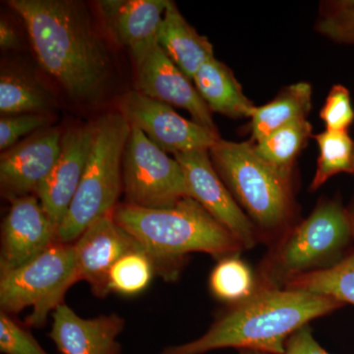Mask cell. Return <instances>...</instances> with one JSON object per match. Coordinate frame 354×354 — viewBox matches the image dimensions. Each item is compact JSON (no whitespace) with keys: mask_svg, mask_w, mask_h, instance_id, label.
<instances>
[{"mask_svg":"<svg viewBox=\"0 0 354 354\" xmlns=\"http://www.w3.org/2000/svg\"><path fill=\"white\" fill-rule=\"evenodd\" d=\"M7 3L25 23L41 68L73 101H97L111 72V57L83 2L9 0Z\"/></svg>","mask_w":354,"mask_h":354,"instance_id":"6da1fadb","label":"cell"},{"mask_svg":"<svg viewBox=\"0 0 354 354\" xmlns=\"http://www.w3.org/2000/svg\"><path fill=\"white\" fill-rule=\"evenodd\" d=\"M334 298L288 288L257 290L232 305L195 341L160 354H205L221 348L285 354L288 339L310 321L342 307Z\"/></svg>","mask_w":354,"mask_h":354,"instance_id":"7a4b0ae2","label":"cell"},{"mask_svg":"<svg viewBox=\"0 0 354 354\" xmlns=\"http://www.w3.org/2000/svg\"><path fill=\"white\" fill-rule=\"evenodd\" d=\"M114 221L157 261L158 276L177 279L189 253H206L218 260L243 250L239 241L201 205L188 197L165 209L118 204Z\"/></svg>","mask_w":354,"mask_h":354,"instance_id":"3957f363","label":"cell"},{"mask_svg":"<svg viewBox=\"0 0 354 354\" xmlns=\"http://www.w3.org/2000/svg\"><path fill=\"white\" fill-rule=\"evenodd\" d=\"M354 241L348 209L321 203L313 213L288 232L263 260L257 290L283 288L290 279L327 269L342 259Z\"/></svg>","mask_w":354,"mask_h":354,"instance_id":"277c9868","label":"cell"},{"mask_svg":"<svg viewBox=\"0 0 354 354\" xmlns=\"http://www.w3.org/2000/svg\"><path fill=\"white\" fill-rule=\"evenodd\" d=\"M235 202L263 234L285 227L291 215L290 178L265 162L249 142L220 139L209 150Z\"/></svg>","mask_w":354,"mask_h":354,"instance_id":"5b68a950","label":"cell"},{"mask_svg":"<svg viewBox=\"0 0 354 354\" xmlns=\"http://www.w3.org/2000/svg\"><path fill=\"white\" fill-rule=\"evenodd\" d=\"M93 124L82 180L58 228V241L64 243H74L93 223L113 213L123 192L122 158L131 125L120 113L104 114Z\"/></svg>","mask_w":354,"mask_h":354,"instance_id":"8992f818","label":"cell"},{"mask_svg":"<svg viewBox=\"0 0 354 354\" xmlns=\"http://www.w3.org/2000/svg\"><path fill=\"white\" fill-rule=\"evenodd\" d=\"M79 281L73 243L57 241L36 259L0 277L1 311L13 315L32 307L26 324L41 327Z\"/></svg>","mask_w":354,"mask_h":354,"instance_id":"52a82bcc","label":"cell"},{"mask_svg":"<svg viewBox=\"0 0 354 354\" xmlns=\"http://www.w3.org/2000/svg\"><path fill=\"white\" fill-rule=\"evenodd\" d=\"M125 204L144 209L171 208L191 197L183 167L131 127L122 158Z\"/></svg>","mask_w":354,"mask_h":354,"instance_id":"ba28073f","label":"cell"},{"mask_svg":"<svg viewBox=\"0 0 354 354\" xmlns=\"http://www.w3.org/2000/svg\"><path fill=\"white\" fill-rule=\"evenodd\" d=\"M120 109L131 127L139 128L155 145L172 155L209 151L221 139L216 130L185 120L172 106L136 90L121 99Z\"/></svg>","mask_w":354,"mask_h":354,"instance_id":"9c48e42d","label":"cell"},{"mask_svg":"<svg viewBox=\"0 0 354 354\" xmlns=\"http://www.w3.org/2000/svg\"><path fill=\"white\" fill-rule=\"evenodd\" d=\"M183 167L191 198L196 200L239 241L242 248L258 243V230L235 202L209 158V151H193L174 155Z\"/></svg>","mask_w":354,"mask_h":354,"instance_id":"30bf717a","label":"cell"},{"mask_svg":"<svg viewBox=\"0 0 354 354\" xmlns=\"http://www.w3.org/2000/svg\"><path fill=\"white\" fill-rule=\"evenodd\" d=\"M58 241V227L35 195L11 201L2 223L0 277L36 259Z\"/></svg>","mask_w":354,"mask_h":354,"instance_id":"8fae6325","label":"cell"},{"mask_svg":"<svg viewBox=\"0 0 354 354\" xmlns=\"http://www.w3.org/2000/svg\"><path fill=\"white\" fill-rule=\"evenodd\" d=\"M62 138L57 129L44 128L1 153L0 186L6 199L37 194L59 157Z\"/></svg>","mask_w":354,"mask_h":354,"instance_id":"7c38bea8","label":"cell"},{"mask_svg":"<svg viewBox=\"0 0 354 354\" xmlns=\"http://www.w3.org/2000/svg\"><path fill=\"white\" fill-rule=\"evenodd\" d=\"M133 60L136 68V91L169 106L185 109L194 122L216 130L212 111L192 81L167 57L158 44Z\"/></svg>","mask_w":354,"mask_h":354,"instance_id":"4fadbf2b","label":"cell"},{"mask_svg":"<svg viewBox=\"0 0 354 354\" xmlns=\"http://www.w3.org/2000/svg\"><path fill=\"white\" fill-rule=\"evenodd\" d=\"M94 138V124L67 130L62 135V150L55 167L37 191L41 206L59 228L85 171Z\"/></svg>","mask_w":354,"mask_h":354,"instance_id":"5bb4252c","label":"cell"},{"mask_svg":"<svg viewBox=\"0 0 354 354\" xmlns=\"http://www.w3.org/2000/svg\"><path fill=\"white\" fill-rule=\"evenodd\" d=\"M113 213L93 223L73 243L79 279L87 281L95 297H108L111 267L140 243L114 221Z\"/></svg>","mask_w":354,"mask_h":354,"instance_id":"9a60e30c","label":"cell"},{"mask_svg":"<svg viewBox=\"0 0 354 354\" xmlns=\"http://www.w3.org/2000/svg\"><path fill=\"white\" fill-rule=\"evenodd\" d=\"M124 325L116 313L82 318L64 302L53 312L48 335L62 354H122L118 337Z\"/></svg>","mask_w":354,"mask_h":354,"instance_id":"2e32d148","label":"cell"},{"mask_svg":"<svg viewBox=\"0 0 354 354\" xmlns=\"http://www.w3.org/2000/svg\"><path fill=\"white\" fill-rule=\"evenodd\" d=\"M169 0H104L100 8L106 29L136 59L153 44Z\"/></svg>","mask_w":354,"mask_h":354,"instance_id":"e0dca14e","label":"cell"},{"mask_svg":"<svg viewBox=\"0 0 354 354\" xmlns=\"http://www.w3.org/2000/svg\"><path fill=\"white\" fill-rule=\"evenodd\" d=\"M158 44L191 81L205 62L215 57L209 39L198 34L172 1L165 9Z\"/></svg>","mask_w":354,"mask_h":354,"instance_id":"ac0fdd59","label":"cell"},{"mask_svg":"<svg viewBox=\"0 0 354 354\" xmlns=\"http://www.w3.org/2000/svg\"><path fill=\"white\" fill-rule=\"evenodd\" d=\"M193 82L212 111L234 118L252 115L255 106L242 92L232 70L215 57L200 67Z\"/></svg>","mask_w":354,"mask_h":354,"instance_id":"d6986e66","label":"cell"},{"mask_svg":"<svg viewBox=\"0 0 354 354\" xmlns=\"http://www.w3.org/2000/svg\"><path fill=\"white\" fill-rule=\"evenodd\" d=\"M311 106V86L305 82L292 84L269 104L255 106L250 118L254 141H260L295 121L306 120Z\"/></svg>","mask_w":354,"mask_h":354,"instance_id":"ffe728a7","label":"cell"},{"mask_svg":"<svg viewBox=\"0 0 354 354\" xmlns=\"http://www.w3.org/2000/svg\"><path fill=\"white\" fill-rule=\"evenodd\" d=\"M53 97L32 76L17 68H4L0 74V113L3 115L44 113Z\"/></svg>","mask_w":354,"mask_h":354,"instance_id":"44dd1931","label":"cell"},{"mask_svg":"<svg viewBox=\"0 0 354 354\" xmlns=\"http://www.w3.org/2000/svg\"><path fill=\"white\" fill-rule=\"evenodd\" d=\"M283 288L307 291L354 305V251L332 267L290 279Z\"/></svg>","mask_w":354,"mask_h":354,"instance_id":"7402d4cb","label":"cell"},{"mask_svg":"<svg viewBox=\"0 0 354 354\" xmlns=\"http://www.w3.org/2000/svg\"><path fill=\"white\" fill-rule=\"evenodd\" d=\"M312 125L306 120L295 121L253 144L265 162L290 178L291 165L311 136Z\"/></svg>","mask_w":354,"mask_h":354,"instance_id":"603a6c76","label":"cell"},{"mask_svg":"<svg viewBox=\"0 0 354 354\" xmlns=\"http://www.w3.org/2000/svg\"><path fill=\"white\" fill-rule=\"evenodd\" d=\"M155 274H158L157 261L140 244L111 267L109 274V291L125 297L139 295L148 288Z\"/></svg>","mask_w":354,"mask_h":354,"instance_id":"cb8c5ba5","label":"cell"},{"mask_svg":"<svg viewBox=\"0 0 354 354\" xmlns=\"http://www.w3.org/2000/svg\"><path fill=\"white\" fill-rule=\"evenodd\" d=\"M212 295L221 301L239 304L257 290V279L239 254L218 260L209 279Z\"/></svg>","mask_w":354,"mask_h":354,"instance_id":"d4e9b609","label":"cell"},{"mask_svg":"<svg viewBox=\"0 0 354 354\" xmlns=\"http://www.w3.org/2000/svg\"><path fill=\"white\" fill-rule=\"evenodd\" d=\"M318 143L320 156L311 190L320 188L328 179L342 174H353L354 143L348 131H327L314 136Z\"/></svg>","mask_w":354,"mask_h":354,"instance_id":"484cf974","label":"cell"},{"mask_svg":"<svg viewBox=\"0 0 354 354\" xmlns=\"http://www.w3.org/2000/svg\"><path fill=\"white\" fill-rule=\"evenodd\" d=\"M316 29L337 43L354 44V0L329 2Z\"/></svg>","mask_w":354,"mask_h":354,"instance_id":"4316f807","label":"cell"},{"mask_svg":"<svg viewBox=\"0 0 354 354\" xmlns=\"http://www.w3.org/2000/svg\"><path fill=\"white\" fill-rule=\"evenodd\" d=\"M0 351L4 354H48L28 328L12 315L0 313Z\"/></svg>","mask_w":354,"mask_h":354,"instance_id":"83f0119b","label":"cell"},{"mask_svg":"<svg viewBox=\"0 0 354 354\" xmlns=\"http://www.w3.org/2000/svg\"><path fill=\"white\" fill-rule=\"evenodd\" d=\"M51 118L44 113H21L3 115L0 120V150L17 144L26 135L34 134L39 130L48 128Z\"/></svg>","mask_w":354,"mask_h":354,"instance_id":"f1b7e54d","label":"cell"},{"mask_svg":"<svg viewBox=\"0 0 354 354\" xmlns=\"http://www.w3.org/2000/svg\"><path fill=\"white\" fill-rule=\"evenodd\" d=\"M321 120L325 122L327 131H348L354 121V109L348 88L335 85L326 99Z\"/></svg>","mask_w":354,"mask_h":354,"instance_id":"f546056e","label":"cell"},{"mask_svg":"<svg viewBox=\"0 0 354 354\" xmlns=\"http://www.w3.org/2000/svg\"><path fill=\"white\" fill-rule=\"evenodd\" d=\"M285 354H330L319 344L309 325L295 333L286 344Z\"/></svg>","mask_w":354,"mask_h":354,"instance_id":"4dcf8cb0","label":"cell"},{"mask_svg":"<svg viewBox=\"0 0 354 354\" xmlns=\"http://www.w3.org/2000/svg\"><path fill=\"white\" fill-rule=\"evenodd\" d=\"M19 35L12 24L2 18L0 20V46L1 50H16L20 46Z\"/></svg>","mask_w":354,"mask_h":354,"instance_id":"1f68e13d","label":"cell"},{"mask_svg":"<svg viewBox=\"0 0 354 354\" xmlns=\"http://www.w3.org/2000/svg\"><path fill=\"white\" fill-rule=\"evenodd\" d=\"M349 218H351V227H353V239H354V199L351 206L348 209Z\"/></svg>","mask_w":354,"mask_h":354,"instance_id":"d6a6232c","label":"cell"},{"mask_svg":"<svg viewBox=\"0 0 354 354\" xmlns=\"http://www.w3.org/2000/svg\"><path fill=\"white\" fill-rule=\"evenodd\" d=\"M239 354H267V353H260V351H247V349H244V351H239Z\"/></svg>","mask_w":354,"mask_h":354,"instance_id":"836d02e7","label":"cell"},{"mask_svg":"<svg viewBox=\"0 0 354 354\" xmlns=\"http://www.w3.org/2000/svg\"><path fill=\"white\" fill-rule=\"evenodd\" d=\"M353 160H354V158H353ZM353 174H354V169H353Z\"/></svg>","mask_w":354,"mask_h":354,"instance_id":"e575fe53","label":"cell"}]
</instances>
